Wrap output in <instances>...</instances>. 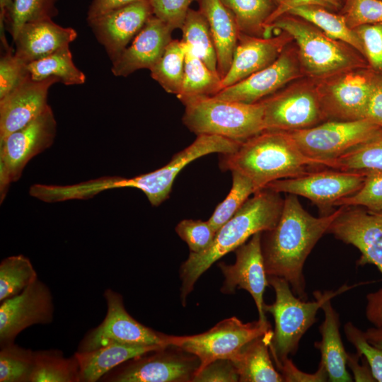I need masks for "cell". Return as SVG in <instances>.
Returning a JSON list of instances; mask_svg holds the SVG:
<instances>
[{"label": "cell", "mask_w": 382, "mask_h": 382, "mask_svg": "<svg viewBox=\"0 0 382 382\" xmlns=\"http://www.w3.org/2000/svg\"><path fill=\"white\" fill-rule=\"evenodd\" d=\"M343 207L340 206L330 213L315 217L303 209L298 196L286 194L277 225L262 233V252L267 276L284 278L294 294L306 301L304 263Z\"/></svg>", "instance_id": "1"}, {"label": "cell", "mask_w": 382, "mask_h": 382, "mask_svg": "<svg viewBox=\"0 0 382 382\" xmlns=\"http://www.w3.org/2000/svg\"><path fill=\"white\" fill-rule=\"evenodd\" d=\"M279 192L264 188L248 198L237 212L216 232L212 245L199 253H190L180 269V299L183 306L200 276L213 263L234 251L254 234L272 229L283 209Z\"/></svg>", "instance_id": "2"}, {"label": "cell", "mask_w": 382, "mask_h": 382, "mask_svg": "<svg viewBox=\"0 0 382 382\" xmlns=\"http://www.w3.org/2000/svg\"><path fill=\"white\" fill-rule=\"evenodd\" d=\"M223 171H236L253 183L256 191L280 179L295 178L325 168L305 156L289 132L265 129L242 142L234 152L219 154Z\"/></svg>", "instance_id": "3"}, {"label": "cell", "mask_w": 382, "mask_h": 382, "mask_svg": "<svg viewBox=\"0 0 382 382\" xmlns=\"http://www.w3.org/2000/svg\"><path fill=\"white\" fill-rule=\"evenodd\" d=\"M183 105V123L197 135H217L242 143L265 129L260 101L245 103L204 96Z\"/></svg>", "instance_id": "4"}, {"label": "cell", "mask_w": 382, "mask_h": 382, "mask_svg": "<svg viewBox=\"0 0 382 382\" xmlns=\"http://www.w3.org/2000/svg\"><path fill=\"white\" fill-rule=\"evenodd\" d=\"M268 283L275 292L273 303L264 305L265 312L274 320V330L270 344V354L276 364L296 352L300 340L316 321V314L324 301L349 289L346 285L337 291H316L314 301H306L296 296L284 278L267 276Z\"/></svg>", "instance_id": "5"}, {"label": "cell", "mask_w": 382, "mask_h": 382, "mask_svg": "<svg viewBox=\"0 0 382 382\" xmlns=\"http://www.w3.org/2000/svg\"><path fill=\"white\" fill-rule=\"evenodd\" d=\"M381 129L361 119L327 122L289 132L305 156L331 168L336 159L370 139Z\"/></svg>", "instance_id": "6"}, {"label": "cell", "mask_w": 382, "mask_h": 382, "mask_svg": "<svg viewBox=\"0 0 382 382\" xmlns=\"http://www.w3.org/2000/svg\"><path fill=\"white\" fill-rule=\"evenodd\" d=\"M270 330L267 320L244 323L233 316L220 321L207 332L190 336L169 335V340L170 346L199 359L197 374L217 359H231L247 343Z\"/></svg>", "instance_id": "7"}, {"label": "cell", "mask_w": 382, "mask_h": 382, "mask_svg": "<svg viewBox=\"0 0 382 382\" xmlns=\"http://www.w3.org/2000/svg\"><path fill=\"white\" fill-rule=\"evenodd\" d=\"M57 133V122L50 105L23 128L0 141V202L12 183L18 181L28 163L50 148Z\"/></svg>", "instance_id": "8"}, {"label": "cell", "mask_w": 382, "mask_h": 382, "mask_svg": "<svg viewBox=\"0 0 382 382\" xmlns=\"http://www.w3.org/2000/svg\"><path fill=\"white\" fill-rule=\"evenodd\" d=\"M199 366V359L168 346L132 359L114 368L100 381L105 382L192 381Z\"/></svg>", "instance_id": "9"}, {"label": "cell", "mask_w": 382, "mask_h": 382, "mask_svg": "<svg viewBox=\"0 0 382 382\" xmlns=\"http://www.w3.org/2000/svg\"><path fill=\"white\" fill-rule=\"evenodd\" d=\"M103 296L107 303L105 317L100 325L85 335L79 345L78 352L93 350L111 343L170 346L169 335L144 325L129 314L120 294L107 289Z\"/></svg>", "instance_id": "10"}, {"label": "cell", "mask_w": 382, "mask_h": 382, "mask_svg": "<svg viewBox=\"0 0 382 382\" xmlns=\"http://www.w3.org/2000/svg\"><path fill=\"white\" fill-rule=\"evenodd\" d=\"M365 172L323 168L303 175L274 180L265 188L306 197L320 209L335 207L341 199L357 192L363 185Z\"/></svg>", "instance_id": "11"}, {"label": "cell", "mask_w": 382, "mask_h": 382, "mask_svg": "<svg viewBox=\"0 0 382 382\" xmlns=\"http://www.w3.org/2000/svg\"><path fill=\"white\" fill-rule=\"evenodd\" d=\"M241 144L217 135H197L190 145L176 153L164 166L134 177V188L142 191L151 204L158 207L168 198L176 176L187 165L209 154L234 152Z\"/></svg>", "instance_id": "12"}, {"label": "cell", "mask_w": 382, "mask_h": 382, "mask_svg": "<svg viewBox=\"0 0 382 382\" xmlns=\"http://www.w3.org/2000/svg\"><path fill=\"white\" fill-rule=\"evenodd\" d=\"M54 307L49 287L38 279L22 292L1 302L0 346L14 343L23 330L52 322Z\"/></svg>", "instance_id": "13"}, {"label": "cell", "mask_w": 382, "mask_h": 382, "mask_svg": "<svg viewBox=\"0 0 382 382\" xmlns=\"http://www.w3.org/2000/svg\"><path fill=\"white\" fill-rule=\"evenodd\" d=\"M328 233L360 251L357 265L372 264L382 274V210L344 206Z\"/></svg>", "instance_id": "14"}, {"label": "cell", "mask_w": 382, "mask_h": 382, "mask_svg": "<svg viewBox=\"0 0 382 382\" xmlns=\"http://www.w3.org/2000/svg\"><path fill=\"white\" fill-rule=\"evenodd\" d=\"M262 233L254 234L247 243L234 250V264L228 265L221 262L218 265L224 276L221 291L225 294H231L236 289H245L255 303L258 320L267 321L263 294L269 283L262 252Z\"/></svg>", "instance_id": "15"}, {"label": "cell", "mask_w": 382, "mask_h": 382, "mask_svg": "<svg viewBox=\"0 0 382 382\" xmlns=\"http://www.w3.org/2000/svg\"><path fill=\"white\" fill-rule=\"evenodd\" d=\"M293 37L306 69L313 74H324L347 66L350 60L342 49L328 37L304 23L281 16L268 25Z\"/></svg>", "instance_id": "16"}, {"label": "cell", "mask_w": 382, "mask_h": 382, "mask_svg": "<svg viewBox=\"0 0 382 382\" xmlns=\"http://www.w3.org/2000/svg\"><path fill=\"white\" fill-rule=\"evenodd\" d=\"M56 78L35 81L29 74L0 98V141L40 116L49 105L48 91Z\"/></svg>", "instance_id": "17"}, {"label": "cell", "mask_w": 382, "mask_h": 382, "mask_svg": "<svg viewBox=\"0 0 382 382\" xmlns=\"http://www.w3.org/2000/svg\"><path fill=\"white\" fill-rule=\"evenodd\" d=\"M153 15L150 0H141L112 11L88 24L112 63Z\"/></svg>", "instance_id": "18"}, {"label": "cell", "mask_w": 382, "mask_h": 382, "mask_svg": "<svg viewBox=\"0 0 382 382\" xmlns=\"http://www.w3.org/2000/svg\"><path fill=\"white\" fill-rule=\"evenodd\" d=\"M260 102L264 107L265 128L268 130L291 132L309 128L323 115L317 98L307 91L278 95Z\"/></svg>", "instance_id": "19"}, {"label": "cell", "mask_w": 382, "mask_h": 382, "mask_svg": "<svg viewBox=\"0 0 382 382\" xmlns=\"http://www.w3.org/2000/svg\"><path fill=\"white\" fill-rule=\"evenodd\" d=\"M173 31L166 23L153 15L131 45L112 62V74L126 77L139 69L150 70L173 40Z\"/></svg>", "instance_id": "20"}, {"label": "cell", "mask_w": 382, "mask_h": 382, "mask_svg": "<svg viewBox=\"0 0 382 382\" xmlns=\"http://www.w3.org/2000/svg\"><path fill=\"white\" fill-rule=\"evenodd\" d=\"M77 37L72 28L62 27L52 19L24 24L13 39L16 57L28 64L66 46Z\"/></svg>", "instance_id": "21"}, {"label": "cell", "mask_w": 382, "mask_h": 382, "mask_svg": "<svg viewBox=\"0 0 382 382\" xmlns=\"http://www.w3.org/2000/svg\"><path fill=\"white\" fill-rule=\"evenodd\" d=\"M296 69L287 54L239 82L221 89L214 97L231 101L255 103L273 93L294 78Z\"/></svg>", "instance_id": "22"}, {"label": "cell", "mask_w": 382, "mask_h": 382, "mask_svg": "<svg viewBox=\"0 0 382 382\" xmlns=\"http://www.w3.org/2000/svg\"><path fill=\"white\" fill-rule=\"evenodd\" d=\"M283 40L240 33L231 64L221 79V88L233 85L272 63L279 55Z\"/></svg>", "instance_id": "23"}, {"label": "cell", "mask_w": 382, "mask_h": 382, "mask_svg": "<svg viewBox=\"0 0 382 382\" xmlns=\"http://www.w3.org/2000/svg\"><path fill=\"white\" fill-rule=\"evenodd\" d=\"M197 1L209 26L216 51L218 73L222 79L230 68L241 32L234 16L221 0Z\"/></svg>", "instance_id": "24"}, {"label": "cell", "mask_w": 382, "mask_h": 382, "mask_svg": "<svg viewBox=\"0 0 382 382\" xmlns=\"http://www.w3.org/2000/svg\"><path fill=\"white\" fill-rule=\"evenodd\" d=\"M331 299H327L321 306L325 314L324 321L319 327L322 338L320 342L315 343V347L320 352V364L326 369L329 381H352L347 370L348 353L345 349L340 333L339 314L332 308Z\"/></svg>", "instance_id": "25"}, {"label": "cell", "mask_w": 382, "mask_h": 382, "mask_svg": "<svg viewBox=\"0 0 382 382\" xmlns=\"http://www.w3.org/2000/svg\"><path fill=\"white\" fill-rule=\"evenodd\" d=\"M163 347H166L111 343L90 351H76L74 355L79 365L81 382L100 381L104 375L125 361Z\"/></svg>", "instance_id": "26"}, {"label": "cell", "mask_w": 382, "mask_h": 382, "mask_svg": "<svg viewBox=\"0 0 382 382\" xmlns=\"http://www.w3.org/2000/svg\"><path fill=\"white\" fill-rule=\"evenodd\" d=\"M273 335L270 330L247 343L230 360L241 382H283V378L271 360L270 344Z\"/></svg>", "instance_id": "27"}, {"label": "cell", "mask_w": 382, "mask_h": 382, "mask_svg": "<svg viewBox=\"0 0 382 382\" xmlns=\"http://www.w3.org/2000/svg\"><path fill=\"white\" fill-rule=\"evenodd\" d=\"M373 84L362 74H346L332 86L328 110L342 120L364 119Z\"/></svg>", "instance_id": "28"}, {"label": "cell", "mask_w": 382, "mask_h": 382, "mask_svg": "<svg viewBox=\"0 0 382 382\" xmlns=\"http://www.w3.org/2000/svg\"><path fill=\"white\" fill-rule=\"evenodd\" d=\"M187 47V46H186ZM221 79L187 47L183 81L176 97L183 103L204 96H214L221 91Z\"/></svg>", "instance_id": "29"}, {"label": "cell", "mask_w": 382, "mask_h": 382, "mask_svg": "<svg viewBox=\"0 0 382 382\" xmlns=\"http://www.w3.org/2000/svg\"><path fill=\"white\" fill-rule=\"evenodd\" d=\"M180 30L181 40L187 49L202 60L213 72L219 74L214 42L207 21L201 11L190 8Z\"/></svg>", "instance_id": "30"}, {"label": "cell", "mask_w": 382, "mask_h": 382, "mask_svg": "<svg viewBox=\"0 0 382 382\" xmlns=\"http://www.w3.org/2000/svg\"><path fill=\"white\" fill-rule=\"evenodd\" d=\"M30 78L35 81L56 78L66 86L81 85L85 83L86 76L73 62L69 46L27 64Z\"/></svg>", "instance_id": "31"}, {"label": "cell", "mask_w": 382, "mask_h": 382, "mask_svg": "<svg viewBox=\"0 0 382 382\" xmlns=\"http://www.w3.org/2000/svg\"><path fill=\"white\" fill-rule=\"evenodd\" d=\"M30 382H81L75 355L65 357L61 350L57 349L35 351Z\"/></svg>", "instance_id": "32"}, {"label": "cell", "mask_w": 382, "mask_h": 382, "mask_svg": "<svg viewBox=\"0 0 382 382\" xmlns=\"http://www.w3.org/2000/svg\"><path fill=\"white\" fill-rule=\"evenodd\" d=\"M287 13L298 16L315 25L332 40H342L364 52L362 43L357 33L348 25L344 16H339L325 8L316 6H301Z\"/></svg>", "instance_id": "33"}, {"label": "cell", "mask_w": 382, "mask_h": 382, "mask_svg": "<svg viewBox=\"0 0 382 382\" xmlns=\"http://www.w3.org/2000/svg\"><path fill=\"white\" fill-rule=\"evenodd\" d=\"M186 52V45L181 40H172L150 69L151 78L168 93L177 96L180 93Z\"/></svg>", "instance_id": "34"}, {"label": "cell", "mask_w": 382, "mask_h": 382, "mask_svg": "<svg viewBox=\"0 0 382 382\" xmlns=\"http://www.w3.org/2000/svg\"><path fill=\"white\" fill-rule=\"evenodd\" d=\"M231 11L240 32L263 36L266 23L277 8L274 0H221Z\"/></svg>", "instance_id": "35"}, {"label": "cell", "mask_w": 382, "mask_h": 382, "mask_svg": "<svg viewBox=\"0 0 382 382\" xmlns=\"http://www.w3.org/2000/svg\"><path fill=\"white\" fill-rule=\"evenodd\" d=\"M37 279L26 256L18 254L4 258L0 263V301L18 295Z\"/></svg>", "instance_id": "36"}, {"label": "cell", "mask_w": 382, "mask_h": 382, "mask_svg": "<svg viewBox=\"0 0 382 382\" xmlns=\"http://www.w3.org/2000/svg\"><path fill=\"white\" fill-rule=\"evenodd\" d=\"M331 168L363 172L382 170V129L368 141L336 159Z\"/></svg>", "instance_id": "37"}, {"label": "cell", "mask_w": 382, "mask_h": 382, "mask_svg": "<svg viewBox=\"0 0 382 382\" xmlns=\"http://www.w3.org/2000/svg\"><path fill=\"white\" fill-rule=\"evenodd\" d=\"M35 351L15 343L1 347L0 382H30Z\"/></svg>", "instance_id": "38"}, {"label": "cell", "mask_w": 382, "mask_h": 382, "mask_svg": "<svg viewBox=\"0 0 382 382\" xmlns=\"http://www.w3.org/2000/svg\"><path fill=\"white\" fill-rule=\"evenodd\" d=\"M231 174L232 186L228 195L217 205L208 219L216 232L237 212L251 195L257 192L249 178L236 171H232Z\"/></svg>", "instance_id": "39"}, {"label": "cell", "mask_w": 382, "mask_h": 382, "mask_svg": "<svg viewBox=\"0 0 382 382\" xmlns=\"http://www.w3.org/2000/svg\"><path fill=\"white\" fill-rule=\"evenodd\" d=\"M57 0H14L8 21L13 39L21 27L28 23L52 19L57 14Z\"/></svg>", "instance_id": "40"}, {"label": "cell", "mask_w": 382, "mask_h": 382, "mask_svg": "<svg viewBox=\"0 0 382 382\" xmlns=\"http://www.w3.org/2000/svg\"><path fill=\"white\" fill-rule=\"evenodd\" d=\"M361 187L354 194L339 200L335 207H361L378 212L382 210V170L364 171Z\"/></svg>", "instance_id": "41"}, {"label": "cell", "mask_w": 382, "mask_h": 382, "mask_svg": "<svg viewBox=\"0 0 382 382\" xmlns=\"http://www.w3.org/2000/svg\"><path fill=\"white\" fill-rule=\"evenodd\" d=\"M175 231L187 244L192 253H199L207 249L216 234L208 220L204 221L200 219H183L176 226Z\"/></svg>", "instance_id": "42"}, {"label": "cell", "mask_w": 382, "mask_h": 382, "mask_svg": "<svg viewBox=\"0 0 382 382\" xmlns=\"http://www.w3.org/2000/svg\"><path fill=\"white\" fill-rule=\"evenodd\" d=\"M347 340L354 345L357 353L366 359L376 381L382 382V347L367 342L364 332L348 322L344 327Z\"/></svg>", "instance_id": "43"}, {"label": "cell", "mask_w": 382, "mask_h": 382, "mask_svg": "<svg viewBox=\"0 0 382 382\" xmlns=\"http://www.w3.org/2000/svg\"><path fill=\"white\" fill-rule=\"evenodd\" d=\"M344 16L351 28L382 23V0H347Z\"/></svg>", "instance_id": "44"}, {"label": "cell", "mask_w": 382, "mask_h": 382, "mask_svg": "<svg viewBox=\"0 0 382 382\" xmlns=\"http://www.w3.org/2000/svg\"><path fill=\"white\" fill-rule=\"evenodd\" d=\"M28 75L27 64L18 59L11 48L0 60V98L7 95Z\"/></svg>", "instance_id": "45"}, {"label": "cell", "mask_w": 382, "mask_h": 382, "mask_svg": "<svg viewBox=\"0 0 382 382\" xmlns=\"http://www.w3.org/2000/svg\"><path fill=\"white\" fill-rule=\"evenodd\" d=\"M195 0H150L154 16L173 30L180 29L190 6Z\"/></svg>", "instance_id": "46"}, {"label": "cell", "mask_w": 382, "mask_h": 382, "mask_svg": "<svg viewBox=\"0 0 382 382\" xmlns=\"http://www.w3.org/2000/svg\"><path fill=\"white\" fill-rule=\"evenodd\" d=\"M357 33L371 65L382 70V23L359 26Z\"/></svg>", "instance_id": "47"}, {"label": "cell", "mask_w": 382, "mask_h": 382, "mask_svg": "<svg viewBox=\"0 0 382 382\" xmlns=\"http://www.w3.org/2000/svg\"><path fill=\"white\" fill-rule=\"evenodd\" d=\"M192 381L235 382L239 381L238 372L230 359H217L197 374Z\"/></svg>", "instance_id": "48"}, {"label": "cell", "mask_w": 382, "mask_h": 382, "mask_svg": "<svg viewBox=\"0 0 382 382\" xmlns=\"http://www.w3.org/2000/svg\"><path fill=\"white\" fill-rule=\"evenodd\" d=\"M276 366L283 378V381L286 382H323L328 381L326 369L320 363L318 369L314 374L301 371L289 358L284 359Z\"/></svg>", "instance_id": "49"}, {"label": "cell", "mask_w": 382, "mask_h": 382, "mask_svg": "<svg viewBox=\"0 0 382 382\" xmlns=\"http://www.w3.org/2000/svg\"><path fill=\"white\" fill-rule=\"evenodd\" d=\"M301 6H316L325 8H336L339 6V1L338 0H284L277 4V8L269 17L266 25L287 13L291 9Z\"/></svg>", "instance_id": "50"}, {"label": "cell", "mask_w": 382, "mask_h": 382, "mask_svg": "<svg viewBox=\"0 0 382 382\" xmlns=\"http://www.w3.org/2000/svg\"><path fill=\"white\" fill-rule=\"evenodd\" d=\"M364 119L382 128V81H374Z\"/></svg>", "instance_id": "51"}, {"label": "cell", "mask_w": 382, "mask_h": 382, "mask_svg": "<svg viewBox=\"0 0 382 382\" xmlns=\"http://www.w3.org/2000/svg\"><path fill=\"white\" fill-rule=\"evenodd\" d=\"M141 0H93L87 12L88 23L112 11Z\"/></svg>", "instance_id": "52"}, {"label": "cell", "mask_w": 382, "mask_h": 382, "mask_svg": "<svg viewBox=\"0 0 382 382\" xmlns=\"http://www.w3.org/2000/svg\"><path fill=\"white\" fill-rule=\"evenodd\" d=\"M366 317L375 327L382 326V287L366 295Z\"/></svg>", "instance_id": "53"}, {"label": "cell", "mask_w": 382, "mask_h": 382, "mask_svg": "<svg viewBox=\"0 0 382 382\" xmlns=\"http://www.w3.org/2000/svg\"><path fill=\"white\" fill-rule=\"evenodd\" d=\"M360 356L349 354L347 355V365L351 368L356 381H376L371 373L370 367L361 366L358 360Z\"/></svg>", "instance_id": "54"}, {"label": "cell", "mask_w": 382, "mask_h": 382, "mask_svg": "<svg viewBox=\"0 0 382 382\" xmlns=\"http://www.w3.org/2000/svg\"><path fill=\"white\" fill-rule=\"evenodd\" d=\"M14 0H0L1 35L4 33V22L8 20L11 13Z\"/></svg>", "instance_id": "55"}, {"label": "cell", "mask_w": 382, "mask_h": 382, "mask_svg": "<svg viewBox=\"0 0 382 382\" xmlns=\"http://www.w3.org/2000/svg\"><path fill=\"white\" fill-rule=\"evenodd\" d=\"M277 4H279V3H281L282 1H283L284 0H274Z\"/></svg>", "instance_id": "56"}]
</instances>
